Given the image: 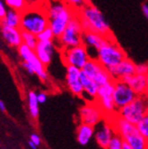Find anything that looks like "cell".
Segmentation results:
<instances>
[{
    "label": "cell",
    "instance_id": "7a4b0ae2",
    "mask_svg": "<svg viewBox=\"0 0 148 149\" xmlns=\"http://www.w3.org/2000/svg\"><path fill=\"white\" fill-rule=\"evenodd\" d=\"M77 16L81 22L83 31H90L100 34L107 38H114L113 32L102 12L90 2L77 11Z\"/></svg>",
    "mask_w": 148,
    "mask_h": 149
},
{
    "label": "cell",
    "instance_id": "ab89813d",
    "mask_svg": "<svg viewBox=\"0 0 148 149\" xmlns=\"http://www.w3.org/2000/svg\"><path fill=\"white\" fill-rule=\"evenodd\" d=\"M145 77H146V91H145V95H146L147 98H148V72H147V74H145Z\"/></svg>",
    "mask_w": 148,
    "mask_h": 149
},
{
    "label": "cell",
    "instance_id": "d6a6232c",
    "mask_svg": "<svg viewBox=\"0 0 148 149\" xmlns=\"http://www.w3.org/2000/svg\"><path fill=\"white\" fill-rule=\"evenodd\" d=\"M38 100L39 102V104H44L46 102L47 100V95L44 92H39L38 93Z\"/></svg>",
    "mask_w": 148,
    "mask_h": 149
},
{
    "label": "cell",
    "instance_id": "2e32d148",
    "mask_svg": "<svg viewBox=\"0 0 148 149\" xmlns=\"http://www.w3.org/2000/svg\"><path fill=\"white\" fill-rule=\"evenodd\" d=\"M113 80H122L123 78L136 74V64L128 57L118 65L108 69Z\"/></svg>",
    "mask_w": 148,
    "mask_h": 149
},
{
    "label": "cell",
    "instance_id": "30bf717a",
    "mask_svg": "<svg viewBox=\"0 0 148 149\" xmlns=\"http://www.w3.org/2000/svg\"><path fill=\"white\" fill-rule=\"evenodd\" d=\"M61 55L66 67L73 66L80 69H83L90 59L87 48L83 44L75 47L61 49Z\"/></svg>",
    "mask_w": 148,
    "mask_h": 149
},
{
    "label": "cell",
    "instance_id": "8fae6325",
    "mask_svg": "<svg viewBox=\"0 0 148 149\" xmlns=\"http://www.w3.org/2000/svg\"><path fill=\"white\" fill-rule=\"evenodd\" d=\"M106 118L103 110L95 102H86L79 108V119L82 123L97 126Z\"/></svg>",
    "mask_w": 148,
    "mask_h": 149
},
{
    "label": "cell",
    "instance_id": "4fadbf2b",
    "mask_svg": "<svg viewBox=\"0 0 148 149\" xmlns=\"http://www.w3.org/2000/svg\"><path fill=\"white\" fill-rule=\"evenodd\" d=\"M137 96L138 94L133 89L123 80H115L114 100L118 110L132 102Z\"/></svg>",
    "mask_w": 148,
    "mask_h": 149
},
{
    "label": "cell",
    "instance_id": "4dcf8cb0",
    "mask_svg": "<svg viewBox=\"0 0 148 149\" xmlns=\"http://www.w3.org/2000/svg\"><path fill=\"white\" fill-rule=\"evenodd\" d=\"M148 72V63L136 64V73L140 74H146Z\"/></svg>",
    "mask_w": 148,
    "mask_h": 149
},
{
    "label": "cell",
    "instance_id": "f1b7e54d",
    "mask_svg": "<svg viewBox=\"0 0 148 149\" xmlns=\"http://www.w3.org/2000/svg\"><path fill=\"white\" fill-rule=\"evenodd\" d=\"M36 36H38V41H53V40H56L55 39V36H54L52 30L50 29V27L45 29L44 31H42Z\"/></svg>",
    "mask_w": 148,
    "mask_h": 149
},
{
    "label": "cell",
    "instance_id": "cb8c5ba5",
    "mask_svg": "<svg viewBox=\"0 0 148 149\" xmlns=\"http://www.w3.org/2000/svg\"><path fill=\"white\" fill-rule=\"evenodd\" d=\"M28 102L30 116L33 119H36L39 116V102L38 100V93L35 91H29L28 94Z\"/></svg>",
    "mask_w": 148,
    "mask_h": 149
},
{
    "label": "cell",
    "instance_id": "6da1fadb",
    "mask_svg": "<svg viewBox=\"0 0 148 149\" xmlns=\"http://www.w3.org/2000/svg\"><path fill=\"white\" fill-rule=\"evenodd\" d=\"M45 9L49 17V27L55 39H59L77 11L69 6L64 0H47Z\"/></svg>",
    "mask_w": 148,
    "mask_h": 149
},
{
    "label": "cell",
    "instance_id": "7402d4cb",
    "mask_svg": "<svg viewBox=\"0 0 148 149\" xmlns=\"http://www.w3.org/2000/svg\"><path fill=\"white\" fill-rule=\"evenodd\" d=\"M95 127L85 123H80L76 130V140L81 146H86L94 137Z\"/></svg>",
    "mask_w": 148,
    "mask_h": 149
},
{
    "label": "cell",
    "instance_id": "f546056e",
    "mask_svg": "<svg viewBox=\"0 0 148 149\" xmlns=\"http://www.w3.org/2000/svg\"><path fill=\"white\" fill-rule=\"evenodd\" d=\"M64 1L76 11H79L89 3V0H64Z\"/></svg>",
    "mask_w": 148,
    "mask_h": 149
},
{
    "label": "cell",
    "instance_id": "3957f363",
    "mask_svg": "<svg viewBox=\"0 0 148 149\" xmlns=\"http://www.w3.org/2000/svg\"><path fill=\"white\" fill-rule=\"evenodd\" d=\"M49 27V17L45 6H28L22 12L20 29L38 36Z\"/></svg>",
    "mask_w": 148,
    "mask_h": 149
},
{
    "label": "cell",
    "instance_id": "60d3db41",
    "mask_svg": "<svg viewBox=\"0 0 148 149\" xmlns=\"http://www.w3.org/2000/svg\"><path fill=\"white\" fill-rule=\"evenodd\" d=\"M147 114H148V113H147Z\"/></svg>",
    "mask_w": 148,
    "mask_h": 149
},
{
    "label": "cell",
    "instance_id": "ffe728a7",
    "mask_svg": "<svg viewBox=\"0 0 148 149\" xmlns=\"http://www.w3.org/2000/svg\"><path fill=\"white\" fill-rule=\"evenodd\" d=\"M107 39L109 38L100 34L90 31H84L83 35V45L87 48L88 52L92 50L96 52L97 55L99 49L107 41Z\"/></svg>",
    "mask_w": 148,
    "mask_h": 149
},
{
    "label": "cell",
    "instance_id": "603a6c76",
    "mask_svg": "<svg viewBox=\"0 0 148 149\" xmlns=\"http://www.w3.org/2000/svg\"><path fill=\"white\" fill-rule=\"evenodd\" d=\"M22 22V12L12 8H8L4 19L0 21V25H5L13 28H20Z\"/></svg>",
    "mask_w": 148,
    "mask_h": 149
},
{
    "label": "cell",
    "instance_id": "4316f807",
    "mask_svg": "<svg viewBox=\"0 0 148 149\" xmlns=\"http://www.w3.org/2000/svg\"><path fill=\"white\" fill-rule=\"evenodd\" d=\"M123 139L122 138V136L115 132L113 136V138L111 139L106 149H122V146H123Z\"/></svg>",
    "mask_w": 148,
    "mask_h": 149
},
{
    "label": "cell",
    "instance_id": "f35d334b",
    "mask_svg": "<svg viewBox=\"0 0 148 149\" xmlns=\"http://www.w3.org/2000/svg\"><path fill=\"white\" fill-rule=\"evenodd\" d=\"M0 110H1V111H6V105L1 100H0Z\"/></svg>",
    "mask_w": 148,
    "mask_h": 149
},
{
    "label": "cell",
    "instance_id": "8d00e7d4",
    "mask_svg": "<svg viewBox=\"0 0 148 149\" xmlns=\"http://www.w3.org/2000/svg\"><path fill=\"white\" fill-rule=\"evenodd\" d=\"M122 149H132V147L129 146L126 141L123 142V146H122Z\"/></svg>",
    "mask_w": 148,
    "mask_h": 149
},
{
    "label": "cell",
    "instance_id": "8992f818",
    "mask_svg": "<svg viewBox=\"0 0 148 149\" xmlns=\"http://www.w3.org/2000/svg\"><path fill=\"white\" fill-rule=\"evenodd\" d=\"M148 113V98L146 95H138L129 104L117 111V115L128 122L137 124Z\"/></svg>",
    "mask_w": 148,
    "mask_h": 149
},
{
    "label": "cell",
    "instance_id": "ba28073f",
    "mask_svg": "<svg viewBox=\"0 0 148 149\" xmlns=\"http://www.w3.org/2000/svg\"><path fill=\"white\" fill-rule=\"evenodd\" d=\"M114 91L115 81H111L99 87L97 98L95 100V102L100 107L107 117L117 114L118 111L114 100Z\"/></svg>",
    "mask_w": 148,
    "mask_h": 149
},
{
    "label": "cell",
    "instance_id": "74e56055",
    "mask_svg": "<svg viewBox=\"0 0 148 149\" xmlns=\"http://www.w3.org/2000/svg\"><path fill=\"white\" fill-rule=\"evenodd\" d=\"M28 146H29V147H30L31 149H36V147H38V146H36L35 143H33L31 140L28 142Z\"/></svg>",
    "mask_w": 148,
    "mask_h": 149
},
{
    "label": "cell",
    "instance_id": "5b68a950",
    "mask_svg": "<svg viewBox=\"0 0 148 149\" xmlns=\"http://www.w3.org/2000/svg\"><path fill=\"white\" fill-rule=\"evenodd\" d=\"M126 57L125 52L117 44L115 38H109L99 49L96 60L106 68L110 69L118 65Z\"/></svg>",
    "mask_w": 148,
    "mask_h": 149
},
{
    "label": "cell",
    "instance_id": "ac0fdd59",
    "mask_svg": "<svg viewBox=\"0 0 148 149\" xmlns=\"http://www.w3.org/2000/svg\"><path fill=\"white\" fill-rule=\"evenodd\" d=\"M80 78H81V83L83 88V99L86 102L95 101L97 95H98L99 89V84L96 82H94L91 78H90L83 70H81Z\"/></svg>",
    "mask_w": 148,
    "mask_h": 149
},
{
    "label": "cell",
    "instance_id": "e0dca14e",
    "mask_svg": "<svg viewBox=\"0 0 148 149\" xmlns=\"http://www.w3.org/2000/svg\"><path fill=\"white\" fill-rule=\"evenodd\" d=\"M57 46L53 41H38V45L35 48V52L36 56L39 58V60L42 61V63L48 67L52 59L53 56L56 52Z\"/></svg>",
    "mask_w": 148,
    "mask_h": 149
},
{
    "label": "cell",
    "instance_id": "44dd1931",
    "mask_svg": "<svg viewBox=\"0 0 148 149\" xmlns=\"http://www.w3.org/2000/svg\"><path fill=\"white\" fill-rule=\"evenodd\" d=\"M131 86L138 95H145L146 91V77L145 74H134L122 79Z\"/></svg>",
    "mask_w": 148,
    "mask_h": 149
},
{
    "label": "cell",
    "instance_id": "d4e9b609",
    "mask_svg": "<svg viewBox=\"0 0 148 149\" xmlns=\"http://www.w3.org/2000/svg\"><path fill=\"white\" fill-rule=\"evenodd\" d=\"M22 43L33 50H35V48L38 45V36L31 32L22 29Z\"/></svg>",
    "mask_w": 148,
    "mask_h": 149
},
{
    "label": "cell",
    "instance_id": "9c48e42d",
    "mask_svg": "<svg viewBox=\"0 0 148 149\" xmlns=\"http://www.w3.org/2000/svg\"><path fill=\"white\" fill-rule=\"evenodd\" d=\"M18 52L22 61L27 62L31 68L34 74L38 76L42 81H46L49 77V74L46 70V67L42 63L39 58L36 56L35 51L22 44L18 47Z\"/></svg>",
    "mask_w": 148,
    "mask_h": 149
},
{
    "label": "cell",
    "instance_id": "836d02e7",
    "mask_svg": "<svg viewBox=\"0 0 148 149\" xmlns=\"http://www.w3.org/2000/svg\"><path fill=\"white\" fill-rule=\"evenodd\" d=\"M30 140L33 142V143H35L36 146H39L40 145V143H41V139H40V138H39V136L38 135V134H31V136H30Z\"/></svg>",
    "mask_w": 148,
    "mask_h": 149
},
{
    "label": "cell",
    "instance_id": "9a60e30c",
    "mask_svg": "<svg viewBox=\"0 0 148 149\" xmlns=\"http://www.w3.org/2000/svg\"><path fill=\"white\" fill-rule=\"evenodd\" d=\"M115 130L106 119L103 120L100 123L95 126L94 138L97 144L103 149H106L111 139L113 138Z\"/></svg>",
    "mask_w": 148,
    "mask_h": 149
},
{
    "label": "cell",
    "instance_id": "484cf974",
    "mask_svg": "<svg viewBox=\"0 0 148 149\" xmlns=\"http://www.w3.org/2000/svg\"><path fill=\"white\" fill-rule=\"evenodd\" d=\"M5 2L9 8L20 12H22L28 6L26 0H5Z\"/></svg>",
    "mask_w": 148,
    "mask_h": 149
},
{
    "label": "cell",
    "instance_id": "e575fe53",
    "mask_svg": "<svg viewBox=\"0 0 148 149\" xmlns=\"http://www.w3.org/2000/svg\"><path fill=\"white\" fill-rule=\"evenodd\" d=\"M28 6H38L42 5L44 0H26Z\"/></svg>",
    "mask_w": 148,
    "mask_h": 149
},
{
    "label": "cell",
    "instance_id": "277c9868",
    "mask_svg": "<svg viewBox=\"0 0 148 149\" xmlns=\"http://www.w3.org/2000/svg\"><path fill=\"white\" fill-rule=\"evenodd\" d=\"M115 132L119 133L132 149H148V141L142 136L136 124L128 122L117 114L109 117Z\"/></svg>",
    "mask_w": 148,
    "mask_h": 149
},
{
    "label": "cell",
    "instance_id": "5bb4252c",
    "mask_svg": "<svg viewBox=\"0 0 148 149\" xmlns=\"http://www.w3.org/2000/svg\"><path fill=\"white\" fill-rule=\"evenodd\" d=\"M81 70L73 66H67L66 68V84L74 95L83 98V88L81 83Z\"/></svg>",
    "mask_w": 148,
    "mask_h": 149
},
{
    "label": "cell",
    "instance_id": "7c38bea8",
    "mask_svg": "<svg viewBox=\"0 0 148 149\" xmlns=\"http://www.w3.org/2000/svg\"><path fill=\"white\" fill-rule=\"evenodd\" d=\"M82 70L90 78L96 82L99 87L111 81H114L108 69L101 65L96 59H90Z\"/></svg>",
    "mask_w": 148,
    "mask_h": 149
},
{
    "label": "cell",
    "instance_id": "52a82bcc",
    "mask_svg": "<svg viewBox=\"0 0 148 149\" xmlns=\"http://www.w3.org/2000/svg\"><path fill=\"white\" fill-rule=\"evenodd\" d=\"M83 32V26L76 14L70 21L61 36L57 39L60 47L61 49H66L82 45Z\"/></svg>",
    "mask_w": 148,
    "mask_h": 149
},
{
    "label": "cell",
    "instance_id": "d6986e66",
    "mask_svg": "<svg viewBox=\"0 0 148 149\" xmlns=\"http://www.w3.org/2000/svg\"><path fill=\"white\" fill-rule=\"evenodd\" d=\"M0 34L6 44L12 47L18 48L23 44L22 38V29L20 28L0 25Z\"/></svg>",
    "mask_w": 148,
    "mask_h": 149
},
{
    "label": "cell",
    "instance_id": "d590c367",
    "mask_svg": "<svg viewBox=\"0 0 148 149\" xmlns=\"http://www.w3.org/2000/svg\"><path fill=\"white\" fill-rule=\"evenodd\" d=\"M142 13L145 15V17L146 18V20L148 21V5L146 4H143L142 5Z\"/></svg>",
    "mask_w": 148,
    "mask_h": 149
},
{
    "label": "cell",
    "instance_id": "83f0119b",
    "mask_svg": "<svg viewBox=\"0 0 148 149\" xmlns=\"http://www.w3.org/2000/svg\"><path fill=\"white\" fill-rule=\"evenodd\" d=\"M136 125L142 136L148 141V114H146Z\"/></svg>",
    "mask_w": 148,
    "mask_h": 149
},
{
    "label": "cell",
    "instance_id": "1f68e13d",
    "mask_svg": "<svg viewBox=\"0 0 148 149\" xmlns=\"http://www.w3.org/2000/svg\"><path fill=\"white\" fill-rule=\"evenodd\" d=\"M6 4L5 2V0H0V21L4 19V17L6 16V13H7V8H6Z\"/></svg>",
    "mask_w": 148,
    "mask_h": 149
}]
</instances>
